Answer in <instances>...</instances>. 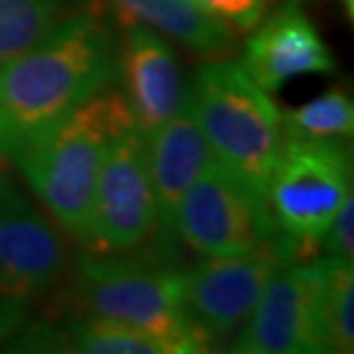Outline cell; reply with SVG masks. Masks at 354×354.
Returning <instances> with one entry per match:
<instances>
[{"mask_svg":"<svg viewBox=\"0 0 354 354\" xmlns=\"http://www.w3.org/2000/svg\"><path fill=\"white\" fill-rule=\"evenodd\" d=\"M118 44L99 14L76 12L39 44L0 67V152L14 159L109 88Z\"/></svg>","mask_w":354,"mask_h":354,"instance_id":"cell-1","label":"cell"},{"mask_svg":"<svg viewBox=\"0 0 354 354\" xmlns=\"http://www.w3.org/2000/svg\"><path fill=\"white\" fill-rule=\"evenodd\" d=\"M131 127L124 95L104 88L12 159L55 225L79 242L86 237L92 194L106 154Z\"/></svg>","mask_w":354,"mask_h":354,"instance_id":"cell-2","label":"cell"},{"mask_svg":"<svg viewBox=\"0 0 354 354\" xmlns=\"http://www.w3.org/2000/svg\"><path fill=\"white\" fill-rule=\"evenodd\" d=\"M191 111L218 164L267 198V184L283 145L281 111L242 62L214 58L196 69L187 88Z\"/></svg>","mask_w":354,"mask_h":354,"instance_id":"cell-3","label":"cell"},{"mask_svg":"<svg viewBox=\"0 0 354 354\" xmlns=\"http://www.w3.org/2000/svg\"><path fill=\"white\" fill-rule=\"evenodd\" d=\"M76 290L88 313L145 331L171 354L209 352L184 315L182 272L164 258L86 253L76 267Z\"/></svg>","mask_w":354,"mask_h":354,"instance_id":"cell-4","label":"cell"},{"mask_svg":"<svg viewBox=\"0 0 354 354\" xmlns=\"http://www.w3.org/2000/svg\"><path fill=\"white\" fill-rule=\"evenodd\" d=\"M352 196V157L345 140H306L283 136L267 184L276 246L288 260L320 256V239Z\"/></svg>","mask_w":354,"mask_h":354,"instance_id":"cell-5","label":"cell"},{"mask_svg":"<svg viewBox=\"0 0 354 354\" xmlns=\"http://www.w3.org/2000/svg\"><path fill=\"white\" fill-rule=\"evenodd\" d=\"M177 239L201 256H244L276 239L267 198L216 159L184 194Z\"/></svg>","mask_w":354,"mask_h":354,"instance_id":"cell-6","label":"cell"},{"mask_svg":"<svg viewBox=\"0 0 354 354\" xmlns=\"http://www.w3.org/2000/svg\"><path fill=\"white\" fill-rule=\"evenodd\" d=\"M157 230V205L147 168V138L124 131L99 171L83 246L88 253L133 251Z\"/></svg>","mask_w":354,"mask_h":354,"instance_id":"cell-7","label":"cell"},{"mask_svg":"<svg viewBox=\"0 0 354 354\" xmlns=\"http://www.w3.org/2000/svg\"><path fill=\"white\" fill-rule=\"evenodd\" d=\"M281 258L274 239L244 256H205L182 274L184 315L209 350L237 336Z\"/></svg>","mask_w":354,"mask_h":354,"instance_id":"cell-8","label":"cell"},{"mask_svg":"<svg viewBox=\"0 0 354 354\" xmlns=\"http://www.w3.org/2000/svg\"><path fill=\"white\" fill-rule=\"evenodd\" d=\"M237 354H322L317 263L281 258L232 341Z\"/></svg>","mask_w":354,"mask_h":354,"instance_id":"cell-9","label":"cell"},{"mask_svg":"<svg viewBox=\"0 0 354 354\" xmlns=\"http://www.w3.org/2000/svg\"><path fill=\"white\" fill-rule=\"evenodd\" d=\"M251 32L239 62L263 90L279 92L299 76L334 74V53L295 0H288Z\"/></svg>","mask_w":354,"mask_h":354,"instance_id":"cell-10","label":"cell"},{"mask_svg":"<svg viewBox=\"0 0 354 354\" xmlns=\"http://www.w3.org/2000/svg\"><path fill=\"white\" fill-rule=\"evenodd\" d=\"M65 267V239L28 201L17 198L0 209V299L26 306L48 292Z\"/></svg>","mask_w":354,"mask_h":354,"instance_id":"cell-11","label":"cell"},{"mask_svg":"<svg viewBox=\"0 0 354 354\" xmlns=\"http://www.w3.org/2000/svg\"><path fill=\"white\" fill-rule=\"evenodd\" d=\"M118 67L133 127L147 138L180 111L187 95L177 55L171 41L152 28L124 24Z\"/></svg>","mask_w":354,"mask_h":354,"instance_id":"cell-12","label":"cell"},{"mask_svg":"<svg viewBox=\"0 0 354 354\" xmlns=\"http://www.w3.org/2000/svg\"><path fill=\"white\" fill-rule=\"evenodd\" d=\"M214 159L187 95L180 111L147 136V168L157 205V230L164 242H177L175 218L184 194Z\"/></svg>","mask_w":354,"mask_h":354,"instance_id":"cell-13","label":"cell"},{"mask_svg":"<svg viewBox=\"0 0 354 354\" xmlns=\"http://www.w3.org/2000/svg\"><path fill=\"white\" fill-rule=\"evenodd\" d=\"M120 26L143 24L207 60L225 58L237 46V30L209 17L194 0H109Z\"/></svg>","mask_w":354,"mask_h":354,"instance_id":"cell-14","label":"cell"},{"mask_svg":"<svg viewBox=\"0 0 354 354\" xmlns=\"http://www.w3.org/2000/svg\"><path fill=\"white\" fill-rule=\"evenodd\" d=\"M317 324L322 354L354 352V265L317 256Z\"/></svg>","mask_w":354,"mask_h":354,"instance_id":"cell-15","label":"cell"},{"mask_svg":"<svg viewBox=\"0 0 354 354\" xmlns=\"http://www.w3.org/2000/svg\"><path fill=\"white\" fill-rule=\"evenodd\" d=\"M69 14L67 0H0V67L39 44Z\"/></svg>","mask_w":354,"mask_h":354,"instance_id":"cell-16","label":"cell"},{"mask_svg":"<svg viewBox=\"0 0 354 354\" xmlns=\"http://www.w3.org/2000/svg\"><path fill=\"white\" fill-rule=\"evenodd\" d=\"M283 136L306 140H350L354 133V104L341 86L281 113Z\"/></svg>","mask_w":354,"mask_h":354,"instance_id":"cell-17","label":"cell"},{"mask_svg":"<svg viewBox=\"0 0 354 354\" xmlns=\"http://www.w3.org/2000/svg\"><path fill=\"white\" fill-rule=\"evenodd\" d=\"M65 350L81 354H171L159 338L111 317L92 315L69 324Z\"/></svg>","mask_w":354,"mask_h":354,"instance_id":"cell-18","label":"cell"},{"mask_svg":"<svg viewBox=\"0 0 354 354\" xmlns=\"http://www.w3.org/2000/svg\"><path fill=\"white\" fill-rule=\"evenodd\" d=\"M194 3L237 32L253 30L274 0H194Z\"/></svg>","mask_w":354,"mask_h":354,"instance_id":"cell-19","label":"cell"},{"mask_svg":"<svg viewBox=\"0 0 354 354\" xmlns=\"http://www.w3.org/2000/svg\"><path fill=\"white\" fill-rule=\"evenodd\" d=\"M320 253L329 258L354 260V194L341 205L320 239Z\"/></svg>","mask_w":354,"mask_h":354,"instance_id":"cell-20","label":"cell"},{"mask_svg":"<svg viewBox=\"0 0 354 354\" xmlns=\"http://www.w3.org/2000/svg\"><path fill=\"white\" fill-rule=\"evenodd\" d=\"M24 315H26L24 304L0 299V343L19 329V324L24 322Z\"/></svg>","mask_w":354,"mask_h":354,"instance_id":"cell-21","label":"cell"},{"mask_svg":"<svg viewBox=\"0 0 354 354\" xmlns=\"http://www.w3.org/2000/svg\"><path fill=\"white\" fill-rule=\"evenodd\" d=\"M21 194L14 187V168L12 159L7 154L0 152V209H5L7 205H12Z\"/></svg>","mask_w":354,"mask_h":354,"instance_id":"cell-22","label":"cell"}]
</instances>
